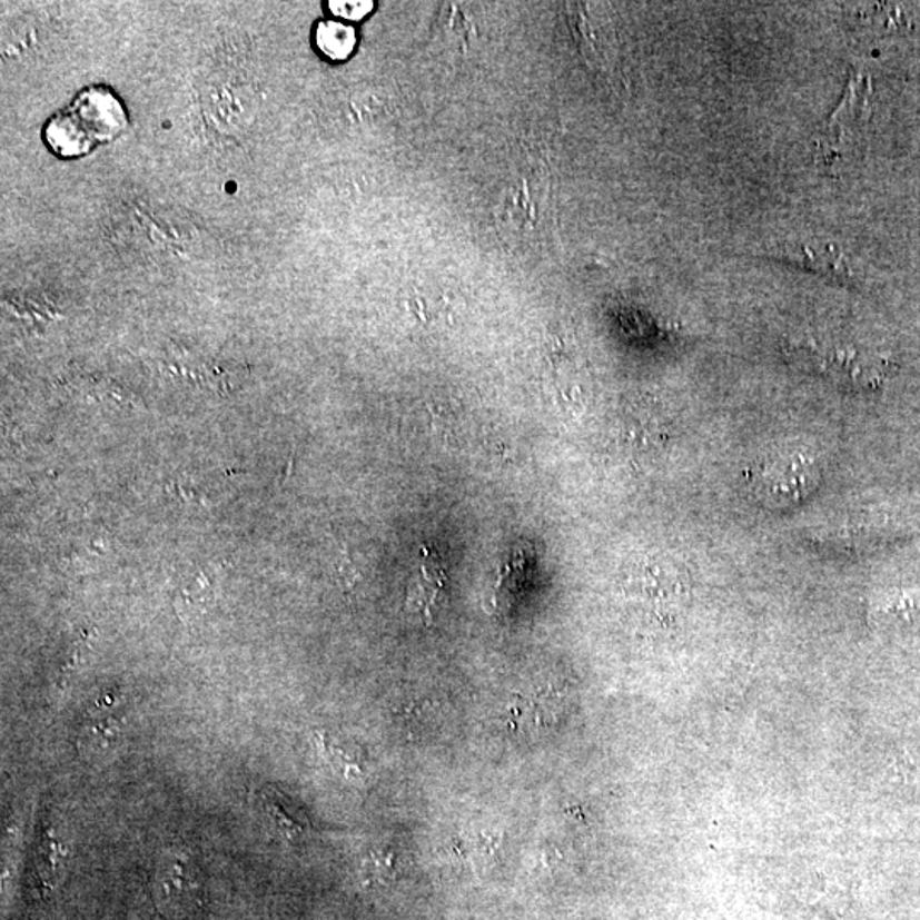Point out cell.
<instances>
[{
	"label": "cell",
	"instance_id": "obj_1",
	"mask_svg": "<svg viewBox=\"0 0 920 920\" xmlns=\"http://www.w3.org/2000/svg\"><path fill=\"white\" fill-rule=\"evenodd\" d=\"M127 123L123 105L110 89L89 88L73 99L70 108L48 121L44 140L59 156H82L96 144L113 140Z\"/></svg>",
	"mask_w": 920,
	"mask_h": 920
},
{
	"label": "cell",
	"instance_id": "obj_2",
	"mask_svg": "<svg viewBox=\"0 0 920 920\" xmlns=\"http://www.w3.org/2000/svg\"><path fill=\"white\" fill-rule=\"evenodd\" d=\"M750 492L762 505L787 510L801 505L822 481L819 461L804 451L782 448L756 458L746 471Z\"/></svg>",
	"mask_w": 920,
	"mask_h": 920
},
{
	"label": "cell",
	"instance_id": "obj_3",
	"mask_svg": "<svg viewBox=\"0 0 920 920\" xmlns=\"http://www.w3.org/2000/svg\"><path fill=\"white\" fill-rule=\"evenodd\" d=\"M791 357L815 374L830 378L839 386L854 390H878L884 384L888 362L864 354L854 346L804 339L791 346Z\"/></svg>",
	"mask_w": 920,
	"mask_h": 920
},
{
	"label": "cell",
	"instance_id": "obj_4",
	"mask_svg": "<svg viewBox=\"0 0 920 920\" xmlns=\"http://www.w3.org/2000/svg\"><path fill=\"white\" fill-rule=\"evenodd\" d=\"M156 897L162 909L175 916H191L204 903V883L194 861L171 854L160 861L156 873Z\"/></svg>",
	"mask_w": 920,
	"mask_h": 920
},
{
	"label": "cell",
	"instance_id": "obj_5",
	"mask_svg": "<svg viewBox=\"0 0 920 920\" xmlns=\"http://www.w3.org/2000/svg\"><path fill=\"white\" fill-rule=\"evenodd\" d=\"M624 590L631 597L646 604H681L687 593V582L673 564L646 560L631 570Z\"/></svg>",
	"mask_w": 920,
	"mask_h": 920
},
{
	"label": "cell",
	"instance_id": "obj_6",
	"mask_svg": "<svg viewBox=\"0 0 920 920\" xmlns=\"http://www.w3.org/2000/svg\"><path fill=\"white\" fill-rule=\"evenodd\" d=\"M764 256H771L779 261L808 269L841 284H851L855 280L844 251L829 243H784L768 249Z\"/></svg>",
	"mask_w": 920,
	"mask_h": 920
},
{
	"label": "cell",
	"instance_id": "obj_7",
	"mask_svg": "<svg viewBox=\"0 0 920 920\" xmlns=\"http://www.w3.org/2000/svg\"><path fill=\"white\" fill-rule=\"evenodd\" d=\"M444 582L445 572L438 554L423 547L418 573L408 590V609L416 614L425 615L426 619L432 617L433 602L437 599Z\"/></svg>",
	"mask_w": 920,
	"mask_h": 920
},
{
	"label": "cell",
	"instance_id": "obj_8",
	"mask_svg": "<svg viewBox=\"0 0 920 920\" xmlns=\"http://www.w3.org/2000/svg\"><path fill=\"white\" fill-rule=\"evenodd\" d=\"M870 79L861 72L851 73L849 77L848 89H845L844 98L841 105L837 106L832 117L827 121V133L832 135L835 131L841 133V128L848 123H855V121L864 118L868 113V105H870Z\"/></svg>",
	"mask_w": 920,
	"mask_h": 920
},
{
	"label": "cell",
	"instance_id": "obj_9",
	"mask_svg": "<svg viewBox=\"0 0 920 920\" xmlns=\"http://www.w3.org/2000/svg\"><path fill=\"white\" fill-rule=\"evenodd\" d=\"M111 708L98 706V711L86 721L85 726L80 730L77 745L79 750L86 755L92 753H101L102 750L110 749L117 743L118 735L121 733V724L123 720L117 713H111Z\"/></svg>",
	"mask_w": 920,
	"mask_h": 920
},
{
	"label": "cell",
	"instance_id": "obj_10",
	"mask_svg": "<svg viewBox=\"0 0 920 920\" xmlns=\"http://www.w3.org/2000/svg\"><path fill=\"white\" fill-rule=\"evenodd\" d=\"M67 844L56 825L48 823L37 852V871L43 887H56L66 871Z\"/></svg>",
	"mask_w": 920,
	"mask_h": 920
},
{
	"label": "cell",
	"instance_id": "obj_11",
	"mask_svg": "<svg viewBox=\"0 0 920 920\" xmlns=\"http://www.w3.org/2000/svg\"><path fill=\"white\" fill-rule=\"evenodd\" d=\"M211 602H214V578L200 570L194 578L189 580V583L179 588L175 607L182 619L197 617L210 607Z\"/></svg>",
	"mask_w": 920,
	"mask_h": 920
},
{
	"label": "cell",
	"instance_id": "obj_12",
	"mask_svg": "<svg viewBox=\"0 0 920 920\" xmlns=\"http://www.w3.org/2000/svg\"><path fill=\"white\" fill-rule=\"evenodd\" d=\"M317 47L333 60H345L357 44V34L352 26L339 21H324L317 26Z\"/></svg>",
	"mask_w": 920,
	"mask_h": 920
},
{
	"label": "cell",
	"instance_id": "obj_13",
	"mask_svg": "<svg viewBox=\"0 0 920 920\" xmlns=\"http://www.w3.org/2000/svg\"><path fill=\"white\" fill-rule=\"evenodd\" d=\"M877 611L897 621H916L920 619V590H899L896 593H888Z\"/></svg>",
	"mask_w": 920,
	"mask_h": 920
},
{
	"label": "cell",
	"instance_id": "obj_14",
	"mask_svg": "<svg viewBox=\"0 0 920 920\" xmlns=\"http://www.w3.org/2000/svg\"><path fill=\"white\" fill-rule=\"evenodd\" d=\"M263 807H265V813H268L269 820L275 823V827H277L281 835L294 839V837L304 832L303 823L291 819L290 813L285 811L284 804L278 803L277 798H266L265 794V803H263Z\"/></svg>",
	"mask_w": 920,
	"mask_h": 920
},
{
	"label": "cell",
	"instance_id": "obj_15",
	"mask_svg": "<svg viewBox=\"0 0 920 920\" xmlns=\"http://www.w3.org/2000/svg\"><path fill=\"white\" fill-rule=\"evenodd\" d=\"M89 640L91 637L82 636L72 644L70 647L69 655L66 656L63 660L62 666H60L59 673V691L62 692L66 689L67 682L76 675L77 669L80 666V662H82V655L85 652H88L89 647Z\"/></svg>",
	"mask_w": 920,
	"mask_h": 920
},
{
	"label": "cell",
	"instance_id": "obj_16",
	"mask_svg": "<svg viewBox=\"0 0 920 920\" xmlns=\"http://www.w3.org/2000/svg\"><path fill=\"white\" fill-rule=\"evenodd\" d=\"M329 8H332L333 14L339 16V18L357 21V19L364 18L372 11L374 2H362V0H358V2H329Z\"/></svg>",
	"mask_w": 920,
	"mask_h": 920
}]
</instances>
